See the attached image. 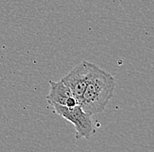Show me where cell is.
<instances>
[{
    "mask_svg": "<svg viewBox=\"0 0 154 152\" xmlns=\"http://www.w3.org/2000/svg\"><path fill=\"white\" fill-rule=\"evenodd\" d=\"M96 65L83 60L74 67L67 75L60 81L70 89L72 95L75 98L80 105L87 84L93 75Z\"/></svg>",
    "mask_w": 154,
    "mask_h": 152,
    "instance_id": "3",
    "label": "cell"
},
{
    "mask_svg": "<svg viewBox=\"0 0 154 152\" xmlns=\"http://www.w3.org/2000/svg\"><path fill=\"white\" fill-rule=\"evenodd\" d=\"M50 91L47 96L48 103H56L67 108H73L79 105L77 100L72 95L70 89L61 81H49Z\"/></svg>",
    "mask_w": 154,
    "mask_h": 152,
    "instance_id": "4",
    "label": "cell"
},
{
    "mask_svg": "<svg viewBox=\"0 0 154 152\" xmlns=\"http://www.w3.org/2000/svg\"><path fill=\"white\" fill-rule=\"evenodd\" d=\"M115 87V78L96 67L82 97L81 108L90 115L102 113L112 98Z\"/></svg>",
    "mask_w": 154,
    "mask_h": 152,
    "instance_id": "1",
    "label": "cell"
},
{
    "mask_svg": "<svg viewBox=\"0 0 154 152\" xmlns=\"http://www.w3.org/2000/svg\"><path fill=\"white\" fill-rule=\"evenodd\" d=\"M48 104L54 108L56 114L75 126L76 139L84 138L88 140L96 134V128L91 115L84 112L80 105L73 108H67L66 106L56 103Z\"/></svg>",
    "mask_w": 154,
    "mask_h": 152,
    "instance_id": "2",
    "label": "cell"
}]
</instances>
